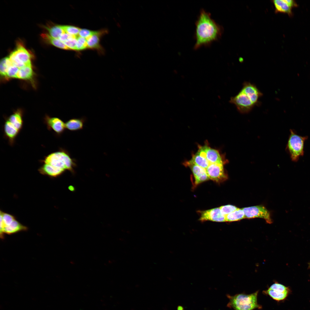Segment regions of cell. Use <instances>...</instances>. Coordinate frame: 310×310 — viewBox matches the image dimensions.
Returning <instances> with one entry per match:
<instances>
[{"label":"cell","instance_id":"6da1fadb","mask_svg":"<svg viewBox=\"0 0 310 310\" xmlns=\"http://www.w3.org/2000/svg\"><path fill=\"white\" fill-rule=\"evenodd\" d=\"M195 25V50L210 46L220 39L223 34V27L212 18L209 12L203 9L200 10Z\"/></svg>","mask_w":310,"mask_h":310},{"label":"cell","instance_id":"7a4b0ae2","mask_svg":"<svg viewBox=\"0 0 310 310\" xmlns=\"http://www.w3.org/2000/svg\"><path fill=\"white\" fill-rule=\"evenodd\" d=\"M40 161L42 164H48L63 170H68L74 173L76 167V160L72 158L66 150L60 148L58 151L51 153L44 157Z\"/></svg>","mask_w":310,"mask_h":310},{"label":"cell","instance_id":"3957f363","mask_svg":"<svg viewBox=\"0 0 310 310\" xmlns=\"http://www.w3.org/2000/svg\"><path fill=\"white\" fill-rule=\"evenodd\" d=\"M259 291L249 294L243 293L237 294L233 296L227 294L229 299L227 304L228 307L234 310H254L261 309V305L258 304L257 296Z\"/></svg>","mask_w":310,"mask_h":310},{"label":"cell","instance_id":"277c9868","mask_svg":"<svg viewBox=\"0 0 310 310\" xmlns=\"http://www.w3.org/2000/svg\"><path fill=\"white\" fill-rule=\"evenodd\" d=\"M308 137L299 135L293 130H290L286 148L292 161H297L300 157L303 155L304 142Z\"/></svg>","mask_w":310,"mask_h":310},{"label":"cell","instance_id":"5b68a950","mask_svg":"<svg viewBox=\"0 0 310 310\" xmlns=\"http://www.w3.org/2000/svg\"><path fill=\"white\" fill-rule=\"evenodd\" d=\"M229 102L235 105L239 112L242 113L249 112L255 106L248 97L241 90L236 95L230 98Z\"/></svg>","mask_w":310,"mask_h":310},{"label":"cell","instance_id":"8992f818","mask_svg":"<svg viewBox=\"0 0 310 310\" xmlns=\"http://www.w3.org/2000/svg\"><path fill=\"white\" fill-rule=\"evenodd\" d=\"M289 290L288 287L275 282L268 289L263 291L264 294L269 296L276 301H280L284 300L287 297Z\"/></svg>","mask_w":310,"mask_h":310},{"label":"cell","instance_id":"52a82bcc","mask_svg":"<svg viewBox=\"0 0 310 310\" xmlns=\"http://www.w3.org/2000/svg\"><path fill=\"white\" fill-rule=\"evenodd\" d=\"M242 209L244 212L245 218H261L264 219L267 223L272 222L269 212L264 206H257L244 208Z\"/></svg>","mask_w":310,"mask_h":310},{"label":"cell","instance_id":"ba28073f","mask_svg":"<svg viewBox=\"0 0 310 310\" xmlns=\"http://www.w3.org/2000/svg\"><path fill=\"white\" fill-rule=\"evenodd\" d=\"M223 164L215 163L211 164L209 165L206 170L209 179L217 183H220L227 179Z\"/></svg>","mask_w":310,"mask_h":310},{"label":"cell","instance_id":"9c48e42d","mask_svg":"<svg viewBox=\"0 0 310 310\" xmlns=\"http://www.w3.org/2000/svg\"><path fill=\"white\" fill-rule=\"evenodd\" d=\"M184 164L189 167L192 171L194 179L193 185L195 187L209 179L206 169L196 165L190 160L186 161Z\"/></svg>","mask_w":310,"mask_h":310},{"label":"cell","instance_id":"30bf717a","mask_svg":"<svg viewBox=\"0 0 310 310\" xmlns=\"http://www.w3.org/2000/svg\"><path fill=\"white\" fill-rule=\"evenodd\" d=\"M197 151L201 156L206 158L210 163L224 164V161L218 151L206 145L199 146Z\"/></svg>","mask_w":310,"mask_h":310},{"label":"cell","instance_id":"8fae6325","mask_svg":"<svg viewBox=\"0 0 310 310\" xmlns=\"http://www.w3.org/2000/svg\"><path fill=\"white\" fill-rule=\"evenodd\" d=\"M199 220L201 221H211L222 222H226L225 217L221 213L219 208H215L199 212Z\"/></svg>","mask_w":310,"mask_h":310},{"label":"cell","instance_id":"7c38bea8","mask_svg":"<svg viewBox=\"0 0 310 310\" xmlns=\"http://www.w3.org/2000/svg\"><path fill=\"white\" fill-rule=\"evenodd\" d=\"M272 1L276 13H286L290 17L293 15L292 9L298 6L296 1L294 0H274Z\"/></svg>","mask_w":310,"mask_h":310},{"label":"cell","instance_id":"4fadbf2b","mask_svg":"<svg viewBox=\"0 0 310 310\" xmlns=\"http://www.w3.org/2000/svg\"><path fill=\"white\" fill-rule=\"evenodd\" d=\"M44 120L48 129L53 130L58 135H61L66 129L65 123L57 117L46 116Z\"/></svg>","mask_w":310,"mask_h":310},{"label":"cell","instance_id":"5bb4252c","mask_svg":"<svg viewBox=\"0 0 310 310\" xmlns=\"http://www.w3.org/2000/svg\"><path fill=\"white\" fill-rule=\"evenodd\" d=\"M107 32V30L104 29L95 31L93 34L86 39L88 48L96 50L99 53H103L104 50L100 44V40Z\"/></svg>","mask_w":310,"mask_h":310},{"label":"cell","instance_id":"9a60e30c","mask_svg":"<svg viewBox=\"0 0 310 310\" xmlns=\"http://www.w3.org/2000/svg\"><path fill=\"white\" fill-rule=\"evenodd\" d=\"M241 91L248 97L255 105L259 104L258 99L262 96L263 94L255 85L245 82L243 83Z\"/></svg>","mask_w":310,"mask_h":310},{"label":"cell","instance_id":"2e32d148","mask_svg":"<svg viewBox=\"0 0 310 310\" xmlns=\"http://www.w3.org/2000/svg\"><path fill=\"white\" fill-rule=\"evenodd\" d=\"M3 130L5 137L8 139L9 144L13 146L20 131L13 127L11 123L7 119L5 123Z\"/></svg>","mask_w":310,"mask_h":310},{"label":"cell","instance_id":"e0dca14e","mask_svg":"<svg viewBox=\"0 0 310 310\" xmlns=\"http://www.w3.org/2000/svg\"><path fill=\"white\" fill-rule=\"evenodd\" d=\"M12 53L25 66L31 65L30 54L21 44H19L16 50Z\"/></svg>","mask_w":310,"mask_h":310},{"label":"cell","instance_id":"ac0fdd59","mask_svg":"<svg viewBox=\"0 0 310 310\" xmlns=\"http://www.w3.org/2000/svg\"><path fill=\"white\" fill-rule=\"evenodd\" d=\"M38 170L41 174L51 177H56L62 175L65 171L50 165L43 164Z\"/></svg>","mask_w":310,"mask_h":310},{"label":"cell","instance_id":"d6986e66","mask_svg":"<svg viewBox=\"0 0 310 310\" xmlns=\"http://www.w3.org/2000/svg\"><path fill=\"white\" fill-rule=\"evenodd\" d=\"M28 230L27 227L22 225L16 219L14 220L10 225L5 226L3 230V233L4 234L11 235Z\"/></svg>","mask_w":310,"mask_h":310},{"label":"cell","instance_id":"ffe728a7","mask_svg":"<svg viewBox=\"0 0 310 310\" xmlns=\"http://www.w3.org/2000/svg\"><path fill=\"white\" fill-rule=\"evenodd\" d=\"M84 119L76 118L70 119L65 123L66 128L72 131L82 129L84 127Z\"/></svg>","mask_w":310,"mask_h":310},{"label":"cell","instance_id":"44dd1931","mask_svg":"<svg viewBox=\"0 0 310 310\" xmlns=\"http://www.w3.org/2000/svg\"><path fill=\"white\" fill-rule=\"evenodd\" d=\"M14 127L20 131L22 129L23 121L22 112L19 111L15 112L7 119Z\"/></svg>","mask_w":310,"mask_h":310},{"label":"cell","instance_id":"7402d4cb","mask_svg":"<svg viewBox=\"0 0 310 310\" xmlns=\"http://www.w3.org/2000/svg\"><path fill=\"white\" fill-rule=\"evenodd\" d=\"M33 75V71L31 65H25L20 68L16 75V78L29 80L31 79Z\"/></svg>","mask_w":310,"mask_h":310},{"label":"cell","instance_id":"603a6c76","mask_svg":"<svg viewBox=\"0 0 310 310\" xmlns=\"http://www.w3.org/2000/svg\"><path fill=\"white\" fill-rule=\"evenodd\" d=\"M42 38L46 42L59 48L65 50H70L64 42L59 39L53 38L49 34L43 33L41 34Z\"/></svg>","mask_w":310,"mask_h":310},{"label":"cell","instance_id":"cb8c5ba5","mask_svg":"<svg viewBox=\"0 0 310 310\" xmlns=\"http://www.w3.org/2000/svg\"><path fill=\"white\" fill-rule=\"evenodd\" d=\"M226 222H233L240 220L245 218L244 212L242 209L238 208L230 213L225 216Z\"/></svg>","mask_w":310,"mask_h":310},{"label":"cell","instance_id":"d4e9b609","mask_svg":"<svg viewBox=\"0 0 310 310\" xmlns=\"http://www.w3.org/2000/svg\"><path fill=\"white\" fill-rule=\"evenodd\" d=\"M190 160L196 165L206 169L210 164L207 159L197 152L193 155Z\"/></svg>","mask_w":310,"mask_h":310},{"label":"cell","instance_id":"484cf974","mask_svg":"<svg viewBox=\"0 0 310 310\" xmlns=\"http://www.w3.org/2000/svg\"><path fill=\"white\" fill-rule=\"evenodd\" d=\"M46 28L49 32V35L54 38L59 39L63 34L65 32L61 25H55L51 27Z\"/></svg>","mask_w":310,"mask_h":310},{"label":"cell","instance_id":"4316f807","mask_svg":"<svg viewBox=\"0 0 310 310\" xmlns=\"http://www.w3.org/2000/svg\"><path fill=\"white\" fill-rule=\"evenodd\" d=\"M13 65L9 57L2 59L0 61V72L3 77H6L7 72L9 67Z\"/></svg>","mask_w":310,"mask_h":310},{"label":"cell","instance_id":"83f0119b","mask_svg":"<svg viewBox=\"0 0 310 310\" xmlns=\"http://www.w3.org/2000/svg\"><path fill=\"white\" fill-rule=\"evenodd\" d=\"M0 213V222L3 223L4 228L5 226L10 225L16 219L14 216L9 214L3 212L1 210Z\"/></svg>","mask_w":310,"mask_h":310},{"label":"cell","instance_id":"f1b7e54d","mask_svg":"<svg viewBox=\"0 0 310 310\" xmlns=\"http://www.w3.org/2000/svg\"><path fill=\"white\" fill-rule=\"evenodd\" d=\"M64 32L71 35L78 36L80 28L72 25H61Z\"/></svg>","mask_w":310,"mask_h":310},{"label":"cell","instance_id":"f546056e","mask_svg":"<svg viewBox=\"0 0 310 310\" xmlns=\"http://www.w3.org/2000/svg\"><path fill=\"white\" fill-rule=\"evenodd\" d=\"M87 48L88 45L86 39L78 36L77 37L76 51H82Z\"/></svg>","mask_w":310,"mask_h":310},{"label":"cell","instance_id":"4dcf8cb0","mask_svg":"<svg viewBox=\"0 0 310 310\" xmlns=\"http://www.w3.org/2000/svg\"><path fill=\"white\" fill-rule=\"evenodd\" d=\"M219 208L221 213L225 216L238 208L236 206L230 205L222 206Z\"/></svg>","mask_w":310,"mask_h":310},{"label":"cell","instance_id":"1f68e13d","mask_svg":"<svg viewBox=\"0 0 310 310\" xmlns=\"http://www.w3.org/2000/svg\"><path fill=\"white\" fill-rule=\"evenodd\" d=\"M77 37L73 36L64 42L70 50L76 51Z\"/></svg>","mask_w":310,"mask_h":310},{"label":"cell","instance_id":"d6a6232c","mask_svg":"<svg viewBox=\"0 0 310 310\" xmlns=\"http://www.w3.org/2000/svg\"><path fill=\"white\" fill-rule=\"evenodd\" d=\"M19 69V68L13 65L11 66L7 70L6 77L16 78L17 74Z\"/></svg>","mask_w":310,"mask_h":310},{"label":"cell","instance_id":"836d02e7","mask_svg":"<svg viewBox=\"0 0 310 310\" xmlns=\"http://www.w3.org/2000/svg\"><path fill=\"white\" fill-rule=\"evenodd\" d=\"M95 31L86 29H80L79 35L86 39L93 34Z\"/></svg>","mask_w":310,"mask_h":310},{"label":"cell","instance_id":"e575fe53","mask_svg":"<svg viewBox=\"0 0 310 310\" xmlns=\"http://www.w3.org/2000/svg\"><path fill=\"white\" fill-rule=\"evenodd\" d=\"M72 36H73L65 32L61 36L59 39L61 41L64 42Z\"/></svg>","mask_w":310,"mask_h":310},{"label":"cell","instance_id":"d590c367","mask_svg":"<svg viewBox=\"0 0 310 310\" xmlns=\"http://www.w3.org/2000/svg\"><path fill=\"white\" fill-rule=\"evenodd\" d=\"M178 308V310H183V308L181 306H179Z\"/></svg>","mask_w":310,"mask_h":310}]
</instances>
